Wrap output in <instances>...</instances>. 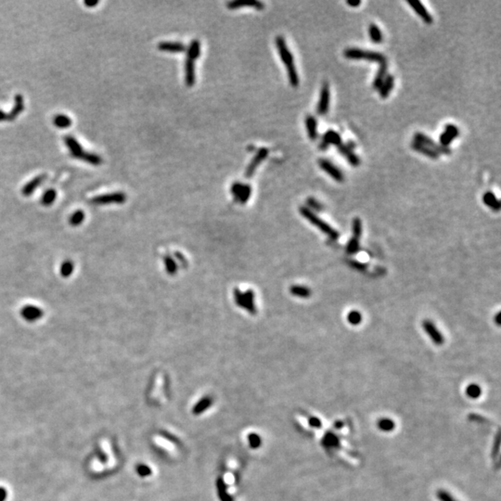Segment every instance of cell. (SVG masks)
<instances>
[{
	"mask_svg": "<svg viewBox=\"0 0 501 501\" xmlns=\"http://www.w3.org/2000/svg\"><path fill=\"white\" fill-rule=\"evenodd\" d=\"M275 42H276V47L278 49V54L280 56V59L286 66L290 84L293 87H296L299 84V77H298V73H297V70L295 67L293 55H292L291 50L288 48L287 43H286L283 36L278 35L276 37Z\"/></svg>",
	"mask_w": 501,
	"mask_h": 501,
	"instance_id": "obj_1",
	"label": "cell"
},
{
	"mask_svg": "<svg viewBox=\"0 0 501 501\" xmlns=\"http://www.w3.org/2000/svg\"><path fill=\"white\" fill-rule=\"evenodd\" d=\"M343 56L348 60H354V61H367L369 63H379V64L387 63V59L383 53L358 48H348L344 49Z\"/></svg>",
	"mask_w": 501,
	"mask_h": 501,
	"instance_id": "obj_2",
	"label": "cell"
},
{
	"mask_svg": "<svg viewBox=\"0 0 501 501\" xmlns=\"http://www.w3.org/2000/svg\"><path fill=\"white\" fill-rule=\"evenodd\" d=\"M300 214L303 217H305L307 221L311 223L315 227H317L319 230L326 234L330 239L337 241L340 238V233L337 230H334L333 227H331L329 224L323 221L321 218L317 216L312 210L308 209V207L303 206L299 208Z\"/></svg>",
	"mask_w": 501,
	"mask_h": 501,
	"instance_id": "obj_3",
	"label": "cell"
},
{
	"mask_svg": "<svg viewBox=\"0 0 501 501\" xmlns=\"http://www.w3.org/2000/svg\"><path fill=\"white\" fill-rule=\"evenodd\" d=\"M64 141H65L66 146L68 147V149H69L70 153L74 157L78 158L80 160L84 161V162H87L90 165H94V166H98L102 163L101 157H99L97 154L84 152L83 148L74 137L67 136L64 138Z\"/></svg>",
	"mask_w": 501,
	"mask_h": 501,
	"instance_id": "obj_4",
	"label": "cell"
},
{
	"mask_svg": "<svg viewBox=\"0 0 501 501\" xmlns=\"http://www.w3.org/2000/svg\"><path fill=\"white\" fill-rule=\"evenodd\" d=\"M234 298H235V302H236L237 306L242 307L245 309L246 311H248L249 313L254 314L255 313V304H254V300H255V297H254V293L251 292V291H247V292H241L239 290H236L234 292Z\"/></svg>",
	"mask_w": 501,
	"mask_h": 501,
	"instance_id": "obj_5",
	"label": "cell"
},
{
	"mask_svg": "<svg viewBox=\"0 0 501 501\" xmlns=\"http://www.w3.org/2000/svg\"><path fill=\"white\" fill-rule=\"evenodd\" d=\"M414 141H417L418 143L423 144L425 146H427L428 148L431 149V150L435 151L436 153H438L439 155L440 154H450L451 153L449 147L442 146L441 144L435 142L433 139H431L428 136H426L423 133H416L414 135Z\"/></svg>",
	"mask_w": 501,
	"mask_h": 501,
	"instance_id": "obj_6",
	"label": "cell"
},
{
	"mask_svg": "<svg viewBox=\"0 0 501 501\" xmlns=\"http://www.w3.org/2000/svg\"><path fill=\"white\" fill-rule=\"evenodd\" d=\"M231 194L235 198L237 202L244 204L248 202L251 194V188L248 184H243L240 182H235L231 186Z\"/></svg>",
	"mask_w": 501,
	"mask_h": 501,
	"instance_id": "obj_7",
	"label": "cell"
},
{
	"mask_svg": "<svg viewBox=\"0 0 501 501\" xmlns=\"http://www.w3.org/2000/svg\"><path fill=\"white\" fill-rule=\"evenodd\" d=\"M330 101H331L330 86H329V84L324 83L321 86L319 104L317 107L318 114H320V115L327 114L329 108H330Z\"/></svg>",
	"mask_w": 501,
	"mask_h": 501,
	"instance_id": "obj_8",
	"label": "cell"
},
{
	"mask_svg": "<svg viewBox=\"0 0 501 501\" xmlns=\"http://www.w3.org/2000/svg\"><path fill=\"white\" fill-rule=\"evenodd\" d=\"M126 200V196L123 192H116V193H111V194L101 195L95 197L94 199L91 200V203L93 204H111V203H116L121 204L124 203Z\"/></svg>",
	"mask_w": 501,
	"mask_h": 501,
	"instance_id": "obj_9",
	"label": "cell"
},
{
	"mask_svg": "<svg viewBox=\"0 0 501 501\" xmlns=\"http://www.w3.org/2000/svg\"><path fill=\"white\" fill-rule=\"evenodd\" d=\"M268 149L267 148H261L259 151H258L255 156L252 158V160L250 161L249 166L246 168V171H245V176L247 178H250V176L252 174L255 173L256 169H257L258 167L260 166V164L263 162V161L265 160V158L267 157L268 155Z\"/></svg>",
	"mask_w": 501,
	"mask_h": 501,
	"instance_id": "obj_10",
	"label": "cell"
},
{
	"mask_svg": "<svg viewBox=\"0 0 501 501\" xmlns=\"http://www.w3.org/2000/svg\"><path fill=\"white\" fill-rule=\"evenodd\" d=\"M319 166L325 173L332 176L334 180L337 182H342L344 180V175L342 174V172L338 167H335L332 162L326 159H320L319 161Z\"/></svg>",
	"mask_w": 501,
	"mask_h": 501,
	"instance_id": "obj_11",
	"label": "cell"
},
{
	"mask_svg": "<svg viewBox=\"0 0 501 501\" xmlns=\"http://www.w3.org/2000/svg\"><path fill=\"white\" fill-rule=\"evenodd\" d=\"M339 153L348 161L352 167H358L360 165V159L354 153V143L348 142L347 144H341L337 147Z\"/></svg>",
	"mask_w": 501,
	"mask_h": 501,
	"instance_id": "obj_12",
	"label": "cell"
},
{
	"mask_svg": "<svg viewBox=\"0 0 501 501\" xmlns=\"http://www.w3.org/2000/svg\"><path fill=\"white\" fill-rule=\"evenodd\" d=\"M422 326L424 329L425 333L428 334V336L431 338L433 343H435L436 345H442L445 342V338H444L443 334L439 332L438 329L431 321L424 320L422 323Z\"/></svg>",
	"mask_w": 501,
	"mask_h": 501,
	"instance_id": "obj_13",
	"label": "cell"
},
{
	"mask_svg": "<svg viewBox=\"0 0 501 501\" xmlns=\"http://www.w3.org/2000/svg\"><path fill=\"white\" fill-rule=\"evenodd\" d=\"M341 144V138L339 133L334 131V130H328L327 132L324 134L322 137L321 143L320 144V149L321 151H326L330 145L339 147Z\"/></svg>",
	"mask_w": 501,
	"mask_h": 501,
	"instance_id": "obj_14",
	"label": "cell"
},
{
	"mask_svg": "<svg viewBox=\"0 0 501 501\" xmlns=\"http://www.w3.org/2000/svg\"><path fill=\"white\" fill-rule=\"evenodd\" d=\"M459 128L454 125H445V131L440 135L439 144L442 146L449 147L453 140L459 137Z\"/></svg>",
	"mask_w": 501,
	"mask_h": 501,
	"instance_id": "obj_15",
	"label": "cell"
},
{
	"mask_svg": "<svg viewBox=\"0 0 501 501\" xmlns=\"http://www.w3.org/2000/svg\"><path fill=\"white\" fill-rule=\"evenodd\" d=\"M227 7L230 9H238L243 7H252L257 10L264 8V4L258 0H232L227 3Z\"/></svg>",
	"mask_w": 501,
	"mask_h": 501,
	"instance_id": "obj_16",
	"label": "cell"
},
{
	"mask_svg": "<svg viewBox=\"0 0 501 501\" xmlns=\"http://www.w3.org/2000/svg\"><path fill=\"white\" fill-rule=\"evenodd\" d=\"M408 4L412 7V9L418 14V17L424 21L426 24H431L432 23V17L430 12L426 9L424 5L420 1H408Z\"/></svg>",
	"mask_w": 501,
	"mask_h": 501,
	"instance_id": "obj_17",
	"label": "cell"
},
{
	"mask_svg": "<svg viewBox=\"0 0 501 501\" xmlns=\"http://www.w3.org/2000/svg\"><path fill=\"white\" fill-rule=\"evenodd\" d=\"M157 49L165 52L182 53L186 51V46L181 42L163 41L157 45Z\"/></svg>",
	"mask_w": 501,
	"mask_h": 501,
	"instance_id": "obj_18",
	"label": "cell"
},
{
	"mask_svg": "<svg viewBox=\"0 0 501 501\" xmlns=\"http://www.w3.org/2000/svg\"><path fill=\"white\" fill-rule=\"evenodd\" d=\"M21 316L22 318L27 321H36L42 318L43 311L40 308L34 306H24L21 309Z\"/></svg>",
	"mask_w": 501,
	"mask_h": 501,
	"instance_id": "obj_19",
	"label": "cell"
},
{
	"mask_svg": "<svg viewBox=\"0 0 501 501\" xmlns=\"http://www.w3.org/2000/svg\"><path fill=\"white\" fill-rule=\"evenodd\" d=\"M411 147L413 151H415V152H417L418 153H421V154L425 155L426 157L431 158L432 160H437L439 156H440L438 153H436L435 151H433V150H431L430 148L425 146L423 144L418 143L417 141H414V140L411 142Z\"/></svg>",
	"mask_w": 501,
	"mask_h": 501,
	"instance_id": "obj_20",
	"label": "cell"
},
{
	"mask_svg": "<svg viewBox=\"0 0 501 501\" xmlns=\"http://www.w3.org/2000/svg\"><path fill=\"white\" fill-rule=\"evenodd\" d=\"M395 86V77L393 75H387L386 78L384 79L383 84L379 87V95L382 98H386L389 97L390 94L394 89Z\"/></svg>",
	"mask_w": 501,
	"mask_h": 501,
	"instance_id": "obj_21",
	"label": "cell"
},
{
	"mask_svg": "<svg viewBox=\"0 0 501 501\" xmlns=\"http://www.w3.org/2000/svg\"><path fill=\"white\" fill-rule=\"evenodd\" d=\"M196 81L195 76V62L190 59H186L185 62V82L188 86H192Z\"/></svg>",
	"mask_w": 501,
	"mask_h": 501,
	"instance_id": "obj_22",
	"label": "cell"
},
{
	"mask_svg": "<svg viewBox=\"0 0 501 501\" xmlns=\"http://www.w3.org/2000/svg\"><path fill=\"white\" fill-rule=\"evenodd\" d=\"M306 128L308 138L311 140H316L319 137L318 133V121L313 115H307L306 117Z\"/></svg>",
	"mask_w": 501,
	"mask_h": 501,
	"instance_id": "obj_23",
	"label": "cell"
},
{
	"mask_svg": "<svg viewBox=\"0 0 501 501\" xmlns=\"http://www.w3.org/2000/svg\"><path fill=\"white\" fill-rule=\"evenodd\" d=\"M387 70H388V66H387V63H383V64H380V67L379 69L377 71V74H376L375 77L373 79V82H372V87L373 89L375 90H378L379 87L381 86V84H383L384 79L387 77Z\"/></svg>",
	"mask_w": 501,
	"mask_h": 501,
	"instance_id": "obj_24",
	"label": "cell"
},
{
	"mask_svg": "<svg viewBox=\"0 0 501 501\" xmlns=\"http://www.w3.org/2000/svg\"><path fill=\"white\" fill-rule=\"evenodd\" d=\"M483 202L488 206L489 208L493 211H500L501 209V202L499 199L496 197V195L492 191H487L483 196Z\"/></svg>",
	"mask_w": 501,
	"mask_h": 501,
	"instance_id": "obj_25",
	"label": "cell"
},
{
	"mask_svg": "<svg viewBox=\"0 0 501 501\" xmlns=\"http://www.w3.org/2000/svg\"><path fill=\"white\" fill-rule=\"evenodd\" d=\"M187 50V58L192 61H196L201 56V42L198 39H193L188 45Z\"/></svg>",
	"mask_w": 501,
	"mask_h": 501,
	"instance_id": "obj_26",
	"label": "cell"
},
{
	"mask_svg": "<svg viewBox=\"0 0 501 501\" xmlns=\"http://www.w3.org/2000/svg\"><path fill=\"white\" fill-rule=\"evenodd\" d=\"M45 178H46V175L44 174V175H39V176L34 178L33 180L30 181L27 185H25L24 188H22V194L24 196H30L36 188H38V186L41 184L42 182L45 180Z\"/></svg>",
	"mask_w": 501,
	"mask_h": 501,
	"instance_id": "obj_27",
	"label": "cell"
},
{
	"mask_svg": "<svg viewBox=\"0 0 501 501\" xmlns=\"http://www.w3.org/2000/svg\"><path fill=\"white\" fill-rule=\"evenodd\" d=\"M23 99L21 95H16L15 97V105H14L12 111H10L9 114H7V121H13L15 118L21 114V111H23Z\"/></svg>",
	"mask_w": 501,
	"mask_h": 501,
	"instance_id": "obj_28",
	"label": "cell"
},
{
	"mask_svg": "<svg viewBox=\"0 0 501 501\" xmlns=\"http://www.w3.org/2000/svg\"><path fill=\"white\" fill-rule=\"evenodd\" d=\"M212 404H213V401H212V399L210 397H203L193 407L192 412H193L194 415H200V414L203 413L204 411H207L209 407Z\"/></svg>",
	"mask_w": 501,
	"mask_h": 501,
	"instance_id": "obj_29",
	"label": "cell"
},
{
	"mask_svg": "<svg viewBox=\"0 0 501 501\" xmlns=\"http://www.w3.org/2000/svg\"><path fill=\"white\" fill-rule=\"evenodd\" d=\"M369 37H370V40L375 43V44H380L382 43L383 40V35L381 29L379 28L378 25H376L375 23H371L369 25Z\"/></svg>",
	"mask_w": 501,
	"mask_h": 501,
	"instance_id": "obj_30",
	"label": "cell"
},
{
	"mask_svg": "<svg viewBox=\"0 0 501 501\" xmlns=\"http://www.w3.org/2000/svg\"><path fill=\"white\" fill-rule=\"evenodd\" d=\"M216 489L220 501H233L230 495L228 493L227 487L221 478H219L216 482Z\"/></svg>",
	"mask_w": 501,
	"mask_h": 501,
	"instance_id": "obj_31",
	"label": "cell"
},
{
	"mask_svg": "<svg viewBox=\"0 0 501 501\" xmlns=\"http://www.w3.org/2000/svg\"><path fill=\"white\" fill-rule=\"evenodd\" d=\"M290 292L292 295L301 297V298H308L311 295V290L306 286L294 285L291 287Z\"/></svg>",
	"mask_w": 501,
	"mask_h": 501,
	"instance_id": "obj_32",
	"label": "cell"
},
{
	"mask_svg": "<svg viewBox=\"0 0 501 501\" xmlns=\"http://www.w3.org/2000/svg\"><path fill=\"white\" fill-rule=\"evenodd\" d=\"M72 119L70 118L69 116L65 115V114H58L56 115L54 119H53V124L55 126H57L58 128H61V129H65V128H68L71 125H72Z\"/></svg>",
	"mask_w": 501,
	"mask_h": 501,
	"instance_id": "obj_33",
	"label": "cell"
},
{
	"mask_svg": "<svg viewBox=\"0 0 501 501\" xmlns=\"http://www.w3.org/2000/svg\"><path fill=\"white\" fill-rule=\"evenodd\" d=\"M56 198H57V192H56L55 190L54 189H49V190H47L44 193L43 197H42V204L45 205V206L51 205L54 202V201H55Z\"/></svg>",
	"mask_w": 501,
	"mask_h": 501,
	"instance_id": "obj_34",
	"label": "cell"
},
{
	"mask_svg": "<svg viewBox=\"0 0 501 501\" xmlns=\"http://www.w3.org/2000/svg\"><path fill=\"white\" fill-rule=\"evenodd\" d=\"M74 264L71 261H65L61 266V274L64 278H68L74 272Z\"/></svg>",
	"mask_w": 501,
	"mask_h": 501,
	"instance_id": "obj_35",
	"label": "cell"
},
{
	"mask_svg": "<svg viewBox=\"0 0 501 501\" xmlns=\"http://www.w3.org/2000/svg\"><path fill=\"white\" fill-rule=\"evenodd\" d=\"M84 219V214L82 211H77L76 213H74L72 216L70 217V224L74 227H77V226H79L81 223L83 222Z\"/></svg>",
	"mask_w": 501,
	"mask_h": 501,
	"instance_id": "obj_36",
	"label": "cell"
},
{
	"mask_svg": "<svg viewBox=\"0 0 501 501\" xmlns=\"http://www.w3.org/2000/svg\"><path fill=\"white\" fill-rule=\"evenodd\" d=\"M352 230H353V235L355 239H358L362 235V221L360 218H355L353 220L352 225Z\"/></svg>",
	"mask_w": 501,
	"mask_h": 501,
	"instance_id": "obj_37",
	"label": "cell"
},
{
	"mask_svg": "<svg viewBox=\"0 0 501 501\" xmlns=\"http://www.w3.org/2000/svg\"><path fill=\"white\" fill-rule=\"evenodd\" d=\"M358 250H359V240L353 237L348 243L346 251L349 254H354L355 252H357Z\"/></svg>",
	"mask_w": 501,
	"mask_h": 501,
	"instance_id": "obj_38",
	"label": "cell"
},
{
	"mask_svg": "<svg viewBox=\"0 0 501 501\" xmlns=\"http://www.w3.org/2000/svg\"><path fill=\"white\" fill-rule=\"evenodd\" d=\"M348 322L352 325H358L361 323L362 315L358 311H351L347 317Z\"/></svg>",
	"mask_w": 501,
	"mask_h": 501,
	"instance_id": "obj_39",
	"label": "cell"
},
{
	"mask_svg": "<svg viewBox=\"0 0 501 501\" xmlns=\"http://www.w3.org/2000/svg\"><path fill=\"white\" fill-rule=\"evenodd\" d=\"M136 472L139 474L140 477H147V476H150L153 471L151 470V468L147 465H144V464H139L138 466L136 467Z\"/></svg>",
	"mask_w": 501,
	"mask_h": 501,
	"instance_id": "obj_40",
	"label": "cell"
},
{
	"mask_svg": "<svg viewBox=\"0 0 501 501\" xmlns=\"http://www.w3.org/2000/svg\"><path fill=\"white\" fill-rule=\"evenodd\" d=\"M248 442L251 448H258L261 445V438L256 433H250L248 436Z\"/></svg>",
	"mask_w": 501,
	"mask_h": 501,
	"instance_id": "obj_41",
	"label": "cell"
},
{
	"mask_svg": "<svg viewBox=\"0 0 501 501\" xmlns=\"http://www.w3.org/2000/svg\"><path fill=\"white\" fill-rule=\"evenodd\" d=\"M164 262H165L167 271L169 274H174V273L176 272V264H175V262H174L172 258L166 257Z\"/></svg>",
	"mask_w": 501,
	"mask_h": 501,
	"instance_id": "obj_42",
	"label": "cell"
},
{
	"mask_svg": "<svg viewBox=\"0 0 501 501\" xmlns=\"http://www.w3.org/2000/svg\"><path fill=\"white\" fill-rule=\"evenodd\" d=\"M306 202H307V205L309 206V208L308 209H310V210L313 209V210L320 212L323 208L322 205H321V203L319 201H317L316 199H314V198H308Z\"/></svg>",
	"mask_w": 501,
	"mask_h": 501,
	"instance_id": "obj_43",
	"label": "cell"
},
{
	"mask_svg": "<svg viewBox=\"0 0 501 501\" xmlns=\"http://www.w3.org/2000/svg\"><path fill=\"white\" fill-rule=\"evenodd\" d=\"M467 393L470 397H476L478 396H480L481 390L479 386L475 385V384H473V385H470L467 389Z\"/></svg>",
	"mask_w": 501,
	"mask_h": 501,
	"instance_id": "obj_44",
	"label": "cell"
},
{
	"mask_svg": "<svg viewBox=\"0 0 501 501\" xmlns=\"http://www.w3.org/2000/svg\"><path fill=\"white\" fill-rule=\"evenodd\" d=\"M7 498V491L5 487H0V501H6Z\"/></svg>",
	"mask_w": 501,
	"mask_h": 501,
	"instance_id": "obj_45",
	"label": "cell"
},
{
	"mask_svg": "<svg viewBox=\"0 0 501 501\" xmlns=\"http://www.w3.org/2000/svg\"><path fill=\"white\" fill-rule=\"evenodd\" d=\"M346 3H347V5L353 7H357V6L361 5V1L360 0H355V1H354V0H347Z\"/></svg>",
	"mask_w": 501,
	"mask_h": 501,
	"instance_id": "obj_46",
	"label": "cell"
},
{
	"mask_svg": "<svg viewBox=\"0 0 501 501\" xmlns=\"http://www.w3.org/2000/svg\"><path fill=\"white\" fill-rule=\"evenodd\" d=\"M352 265H353V267L356 265V266H357L356 268H357L358 270H364V269L366 268L364 264H361V263H358V262H353V263H352Z\"/></svg>",
	"mask_w": 501,
	"mask_h": 501,
	"instance_id": "obj_47",
	"label": "cell"
},
{
	"mask_svg": "<svg viewBox=\"0 0 501 501\" xmlns=\"http://www.w3.org/2000/svg\"><path fill=\"white\" fill-rule=\"evenodd\" d=\"M98 4L97 1H84V5L88 7H95Z\"/></svg>",
	"mask_w": 501,
	"mask_h": 501,
	"instance_id": "obj_48",
	"label": "cell"
},
{
	"mask_svg": "<svg viewBox=\"0 0 501 501\" xmlns=\"http://www.w3.org/2000/svg\"><path fill=\"white\" fill-rule=\"evenodd\" d=\"M7 121V114L4 111H0V122Z\"/></svg>",
	"mask_w": 501,
	"mask_h": 501,
	"instance_id": "obj_49",
	"label": "cell"
},
{
	"mask_svg": "<svg viewBox=\"0 0 501 501\" xmlns=\"http://www.w3.org/2000/svg\"><path fill=\"white\" fill-rule=\"evenodd\" d=\"M501 312H499V313L497 314V316H496V319H495V320H496V322H497V324H498V325H501Z\"/></svg>",
	"mask_w": 501,
	"mask_h": 501,
	"instance_id": "obj_50",
	"label": "cell"
}]
</instances>
